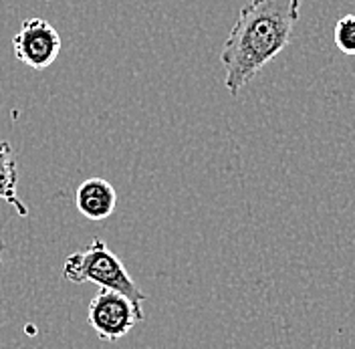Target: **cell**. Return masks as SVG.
Instances as JSON below:
<instances>
[{"label":"cell","instance_id":"5","mask_svg":"<svg viewBox=\"0 0 355 349\" xmlns=\"http://www.w3.org/2000/svg\"><path fill=\"white\" fill-rule=\"evenodd\" d=\"M75 206L87 220H107L115 212L117 192L105 178H87L75 190Z\"/></svg>","mask_w":355,"mask_h":349},{"label":"cell","instance_id":"7","mask_svg":"<svg viewBox=\"0 0 355 349\" xmlns=\"http://www.w3.org/2000/svg\"><path fill=\"white\" fill-rule=\"evenodd\" d=\"M333 39L343 55L355 57V15H345L335 22Z\"/></svg>","mask_w":355,"mask_h":349},{"label":"cell","instance_id":"3","mask_svg":"<svg viewBox=\"0 0 355 349\" xmlns=\"http://www.w3.org/2000/svg\"><path fill=\"white\" fill-rule=\"evenodd\" d=\"M137 321H144V313H139L121 293L101 289L89 303V327L103 341H117L125 337Z\"/></svg>","mask_w":355,"mask_h":349},{"label":"cell","instance_id":"6","mask_svg":"<svg viewBox=\"0 0 355 349\" xmlns=\"http://www.w3.org/2000/svg\"><path fill=\"white\" fill-rule=\"evenodd\" d=\"M17 182H19V168H17L15 150L8 142L0 139V200L10 204L21 219H26L28 208L26 204H22L17 192Z\"/></svg>","mask_w":355,"mask_h":349},{"label":"cell","instance_id":"8","mask_svg":"<svg viewBox=\"0 0 355 349\" xmlns=\"http://www.w3.org/2000/svg\"><path fill=\"white\" fill-rule=\"evenodd\" d=\"M2 250H4V242L0 240V264H2Z\"/></svg>","mask_w":355,"mask_h":349},{"label":"cell","instance_id":"4","mask_svg":"<svg viewBox=\"0 0 355 349\" xmlns=\"http://www.w3.org/2000/svg\"><path fill=\"white\" fill-rule=\"evenodd\" d=\"M10 44L15 57L33 71H44L57 61L61 53V37L57 28L44 19L22 21Z\"/></svg>","mask_w":355,"mask_h":349},{"label":"cell","instance_id":"1","mask_svg":"<svg viewBox=\"0 0 355 349\" xmlns=\"http://www.w3.org/2000/svg\"><path fill=\"white\" fill-rule=\"evenodd\" d=\"M303 0H250L246 2L222 46L224 85L239 95L291 43Z\"/></svg>","mask_w":355,"mask_h":349},{"label":"cell","instance_id":"2","mask_svg":"<svg viewBox=\"0 0 355 349\" xmlns=\"http://www.w3.org/2000/svg\"><path fill=\"white\" fill-rule=\"evenodd\" d=\"M63 277L69 283H95L101 289L121 293L139 313H144L141 305L148 299L146 293L133 281L119 257L101 239H93L89 246L71 253L63 264Z\"/></svg>","mask_w":355,"mask_h":349}]
</instances>
